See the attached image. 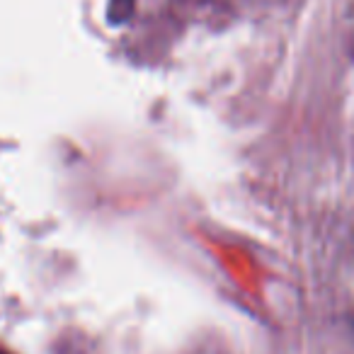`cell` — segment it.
Listing matches in <instances>:
<instances>
[{"label":"cell","mask_w":354,"mask_h":354,"mask_svg":"<svg viewBox=\"0 0 354 354\" xmlns=\"http://www.w3.org/2000/svg\"><path fill=\"white\" fill-rule=\"evenodd\" d=\"M0 354H8V352H0Z\"/></svg>","instance_id":"1"}]
</instances>
